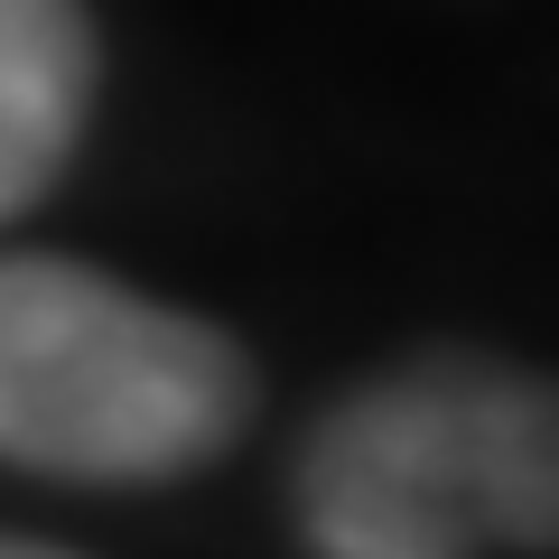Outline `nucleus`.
<instances>
[{
    "label": "nucleus",
    "instance_id": "f257e3e1",
    "mask_svg": "<svg viewBox=\"0 0 559 559\" xmlns=\"http://www.w3.org/2000/svg\"><path fill=\"white\" fill-rule=\"evenodd\" d=\"M299 559H550L559 411L485 345H419L345 382L289 457Z\"/></svg>",
    "mask_w": 559,
    "mask_h": 559
},
{
    "label": "nucleus",
    "instance_id": "f03ea898",
    "mask_svg": "<svg viewBox=\"0 0 559 559\" xmlns=\"http://www.w3.org/2000/svg\"><path fill=\"white\" fill-rule=\"evenodd\" d=\"M242 336L75 252H0V466L47 485H187L242 448Z\"/></svg>",
    "mask_w": 559,
    "mask_h": 559
},
{
    "label": "nucleus",
    "instance_id": "7ed1b4c3",
    "mask_svg": "<svg viewBox=\"0 0 559 559\" xmlns=\"http://www.w3.org/2000/svg\"><path fill=\"white\" fill-rule=\"evenodd\" d=\"M103 28L84 0H0V224L38 215L84 159Z\"/></svg>",
    "mask_w": 559,
    "mask_h": 559
},
{
    "label": "nucleus",
    "instance_id": "20e7f679",
    "mask_svg": "<svg viewBox=\"0 0 559 559\" xmlns=\"http://www.w3.org/2000/svg\"><path fill=\"white\" fill-rule=\"evenodd\" d=\"M0 559H84L66 540H38V532H0Z\"/></svg>",
    "mask_w": 559,
    "mask_h": 559
}]
</instances>
